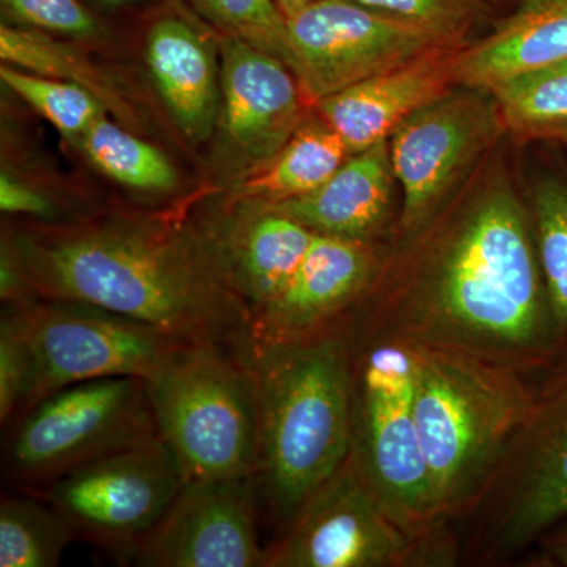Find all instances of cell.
Wrapping results in <instances>:
<instances>
[{
    "label": "cell",
    "instance_id": "obj_1",
    "mask_svg": "<svg viewBox=\"0 0 567 567\" xmlns=\"http://www.w3.org/2000/svg\"><path fill=\"white\" fill-rule=\"evenodd\" d=\"M350 319L358 344L454 350L536 383L559 364L532 216L509 183L447 204L398 244Z\"/></svg>",
    "mask_w": 567,
    "mask_h": 567
},
{
    "label": "cell",
    "instance_id": "obj_2",
    "mask_svg": "<svg viewBox=\"0 0 567 567\" xmlns=\"http://www.w3.org/2000/svg\"><path fill=\"white\" fill-rule=\"evenodd\" d=\"M9 235L41 298L99 306L183 341L238 346L249 334L248 309L192 219L107 215Z\"/></svg>",
    "mask_w": 567,
    "mask_h": 567
},
{
    "label": "cell",
    "instance_id": "obj_3",
    "mask_svg": "<svg viewBox=\"0 0 567 567\" xmlns=\"http://www.w3.org/2000/svg\"><path fill=\"white\" fill-rule=\"evenodd\" d=\"M257 404L259 492L286 529L350 453L352 319L284 339L238 344Z\"/></svg>",
    "mask_w": 567,
    "mask_h": 567
},
{
    "label": "cell",
    "instance_id": "obj_4",
    "mask_svg": "<svg viewBox=\"0 0 567 567\" xmlns=\"http://www.w3.org/2000/svg\"><path fill=\"white\" fill-rule=\"evenodd\" d=\"M415 417L440 516L462 520L505 457L537 394L527 375L473 354L410 347Z\"/></svg>",
    "mask_w": 567,
    "mask_h": 567
},
{
    "label": "cell",
    "instance_id": "obj_5",
    "mask_svg": "<svg viewBox=\"0 0 567 567\" xmlns=\"http://www.w3.org/2000/svg\"><path fill=\"white\" fill-rule=\"evenodd\" d=\"M145 385L158 435L186 480L256 477V393L238 346L189 342Z\"/></svg>",
    "mask_w": 567,
    "mask_h": 567
},
{
    "label": "cell",
    "instance_id": "obj_6",
    "mask_svg": "<svg viewBox=\"0 0 567 567\" xmlns=\"http://www.w3.org/2000/svg\"><path fill=\"white\" fill-rule=\"evenodd\" d=\"M350 457L365 486L410 536L440 516L415 417V354L398 342L352 338Z\"/></svg>",
    "mask_w": 567,
    "mask_h": 567
},
{
    "label": "cell",
    "instance_id": "obj_7",
    "mask_svg": "<svg viewBox=\"0 0 567 567\" xmlns=\"http://www.w3.org/2000/svg\"><path fill=\"white\" fill-rule=\"evenodd\" d=\"M566 516L567 365L537 383L532 413L462 518L468 524L462 563L503 565Z\"/></svg>",
    "mask_w": 567,
    "mask_h": 567
},
{
    "label": "cell",
    "instance_id": "obj_8",
    "mask_svg": "<svg viewBox=\"0 0 567 567\" xmlns=\"http://www.w3.org/2000/svg\"><path fill=\"white\" fill-rule=\"evenodd\" d=\"M11 425L3 457L7 473L39 487L93 458L158 435L147 385L140 377L62 388Z\"/></svg>",
    "mask_w": 567,
    "mask_h": 567
},
{
    "label": "cell",
    "instance_id": "obj_9",
    "mask_svg": "<svg viewBox=\"0 0 567 567\" xmlns=\"http://www.w3.org/2000/svg\"><path fill=\"white\" fill-rule=\"evenodd\" d=\"M10 308V306H6ZM32 357V388L25 412L74 383L107 377L148 379L189 341L80 301L40 298L10 308Z\"/></svg>",
    "mask_w": 567,
    "mask_h": 567
},
{
    "label": "cell",
    "instance_id": "obj_10",
    "mask_svg": "<svg viewBox=\"0 0 567 567\" xmlns=\"http://www.w3.org/2000/svg\"><path fill=\"white\" fill-rule=\"evenodd\" d=\"M185 481L177 457L156 435L76 466L40 487V495L78 537L126 561L162 520Z\"/></svg>",
    "mask_w": 567,
    "mask_h": 567
},
{
    "label": "cell",
    "instance_id": "obj_11",
    "mask_svg": "<svg viewBox=\"0 0 567 567\" xmlns=\"http://www.w3.org/2000/svg\"><path fill=\"white\" fill-rule=\"evenodd\" d=\"M503 130L492 93L462 85L394 130L388 148L402 189L395 244L415 237L450 204L458 182Z\"/></svg>",
    "mask_w": 567,
    "mask_h": 567
},
{
    "label": "cell",
    "instance_id": "obj_12",
    "mask_svg": "<svg viewBox=\"0 0 567 567\" xmlns=\"http://www.w3.org/2000/svg\"><path fill=\"white\" fill-rule=\"evenodd\" d=\"M286 21L287 66L311 107L435 48L461 47L354 0H317Z\"/></svg>",
    "mask_w": 567,
    "mask_h": 567
},
{
    "label": "cell",
    "instance_id": "obj_13",
    "mask_svg": "<svg viewBox=\"0 0 567 567\" xmlns=\"http://www.w3.org/2000/svg\"><path fill=\"white\" fill-rule=\"evenodd\" d=\"M218 39L221 106L212 137V167L233 188L282 151L311 106L286 63L245 41Z\"/></svg>",
    "mask_w": 567,
    "mask_h": 567
},
{
    "label": "cell",
    "instance_id": "obj_14",
    "mask_svg": "<svg viewBox=\"0 0 567 567\" xmlns=\"http://www.w3.org/2000/svg\"><path fill=\"white\" fill-rule=\"evenodd\" d=\"M410 547L349 454L265 548L264 567H406Z\"/></svg>",
    "mask_w": 567,
    "mask_h": 567
},
{
    "label": "cell",
    "instance_id": "obj_15",
    "mask_svg": "<svg viewBox=\"0 0 567 567\" xmlns=\"http://www.w3.org/2000/svg\"><path fill=\"white\" fill-rule=\"evenodd\" d=\"M256 477L186 480L126 561L145 567H264Z\"/></svg>",
    "mask_w": 567,
    "mask_h": 567
},
{
    "label": "cell",
    "instance_id": "obj_16",
    "mask_svg": "<svg viewBox=\"0 0 567 567\" xmlns=\"http://www.w3.org/2000/svg\"><path fill=\"white\" fill-rule=\"evenodd\" d=\"M196 224L249 322L289 286L316 237L292 216L254 200L229 199Z\"/></svg>",
    "mask_w": 567,
    "mask_h": 567
},
{
    "label": "cell",
    "instance_id": "obj_17",
    "mask_svg": "<svg viewBox=\"0 0 567 567\" xmlns=\"http://www.w3.org/2000/svg\"><path fill=\"white\" fill-rule=\"evenodd\" d=\"M385 256L380 245L316 234L289 286L251 317L249 334L292 338L347 315L371 289Z\"/></svg>",
    "mask_w": 567,
    "mask_h": 567
},
{
    "label": "cell",
    "instance_id": "obj_18",
    "mask_svg": "<svg viewBox=\"0 0 567 567\" xmlns=\"http://www.w3.org/2000/svg\"><path fill=\"white\" fill-rule=\"evenodd\" d=\"M461 47L435 48L320 100L315 110L344 141L350 155L368 151L456 87L454 59Z\"/></svg>",
    "mask_w": 567,
    "mask_h": 567
},
{
    "label": "cell",
    "instance_id": "obj_19",
    "mask_svg": "<svg viewBox=\"0 0 567 567\" xmlns=\"http://www.w3.org/2000/svg\"><path fill=\"white\" fill-rule=\"evenodd\" d=\"M144 54L156 92L182 136L192 145L210 141L221 106L218 35L178 11H167L148 28Z\"/></svg>",
    "mask_w": 567,
    "mask_h": 567
},
{
    "label": "cell",
    "instance_id": "obj_20",
    "mask_svg": "<svg viewBox=\"0 0 567 567\" xmlns=\"http://www.w3.org/2000/svg\"><path fill=\"white\" fill-rule=\"evenodd\" d=\"M393 167L388 141L353 153L316 192L275 204L312 233L379 245L391 218Z\"/></svg>",
    "mask_w": 567,
    "mask_h": 567
},
{
    "label": "cell",
    "instance_id": "obj_21",
    "mask_svg": "<svg viewBox=\"0 0 567 567\" xmlns=\"http://www.w3.org/2000/svg\"><path fill=\"white\" fill-rule=\"evenodd\" d=\"M567 59V0H525L486 39L458 48L454 78L491 92L520 74Z\"/></svg>",
    "mask_w": 567,
    "mask_h": 567
},
{
    "label": "cell",
    "instance_id": "obj_22",
    "mask_svg": "<svg viewBox=\"0 0 567 567\" xmlns=\"http://www.w3.org/2000/svg\"><path fill=\"white\" fill-rule=\"evenodd\" d=\"M350 152L339 134L317 114L284 145L267 166L230 188V199L268 205L316 192L347 162Z\"/></svg>",
    "mask_w": 567,
    "mask_h": 567
},
{
    "label": "cell",
    "instance_id": "obj_23",
    "mask_svg": "<svg viewBox=\"0 0 567 567\" xmlns=\"http://www.w3.org/2000/svg\"><path fill=\"white\" fill-rule=\"evenodd\" d=\"M0 59L6 65L80 84L92 92L123 125L133 130L140 123L136 107L121 82L76 48L55 40L51 33L2 24Z\"/></svg>",
    "mask_w": 567,
    "mask_h": 567
},
{
    "label": "cell",
    "instance_id": "obj_24",
    "mask_svg": "<svg viewBox=\"0 0 567 567\" xmlns=\"http://www.w3.org/2000/svg\"><path fill=\"white\" fill-rule=\"evenodd\" d=\"M76 147L96 171L134 193L162 196L181 185L166 153L107 115L93 123Z\"/></svg>",
    "mask_w": 567,
    "mask_h": 567
},
{
    "label": "cell",
    "instance_id": "obj_25",
    "mask_svg": "<svg viewBox=\"0 0 567 567\" xmlns=\"http://www.w3.org/2000/svg\"><path fill=\"white\" fill-rule=\"evenodd\" d=\"M76 537L70 522L32 492L0 502V567L59 566Z\"/></svg>",
    "mask_w": 567,
    "mask_h": 567
},
{
    "label": "cell",
    "instance_id": "obj_26",
    "mask_svg": "<svg viewBox=\"0 0 567 567\" xmlns=\"http://www.w3.org/2000/svg\"><path fill=\"white\" fill-rule=\"evenodd\" d=\"M505 128L518 137L567 130V59L492 89Z\"/></svg>",
    "mask_w": 567,
    "mask_h": 567
},
{
    "label": "cell",
    "instance_id": "obj_27",
    "mask_svg": "<svg viewBox=\"0 0 567 567\" xmlns=\"http://www.w3.org/2000/svg\"><path fill=\"white\" fill-rule=\"evenodd\" d=\"M528 210L535 234L537 259L557 331L559 364L555 371H558L567 365L566 186L554 182L540 183L533 193L532 207Z\"/></svg>",
    "mask_w": 567,
    "mask_h": 567
},
{
    "label": "cell",
    "instance_id": "obj_28",
    "mask_svg": "<svg viewBox=\"0 0 567 567\" xmlns=\"http://www.w3.org/2000/svg\"><path fill=\"white\" fill-rule=\"evenodd\" d=\"M0 80L73 145L93 123L110 114L92 92L74 82L31 73L6 63L0 66Z\"/></svg>",
    "mask_w": 567,
    "mask_h": 567
},
{
    "label": "cell",
    "instance_id": "obj_29",
    "mask_svg": "<svg viewBox=\"0 0 567 567\" xmlns=\"http://www.w3.org/2000/svg\"><path fill=\"white\" fill-rule=\"evenodd\" d=\"M219 37H230L289 62L287 21L276 0H188Z\"/></svg>",
    "mask_w": 567,
    "mask_h": 567
},
{
    "label": "cell",
    "instance_id": "obj_30",
    "mask_svg": "<svg viewBox=\"0 0 567 567\" xmlns=\"http://www.w3.org/2000/svg\"><path fill=\"white\" fill-rule=\"evenodd\" d=\"M31 388V350L17 316L3 306L0 319V423L3 427L22 415Z\"/></svg>",
    "mask_w": 567,
    "mask_h": 567
},
{
    "label": "cell",
    "instance_id": "obj_31",
    "mask_svg": "<svg viewBox=\"0 0 567 567\" xmlns=\"http://www.w3.org/2000/svg\"><path fill=\"white\" fill-rule=\"evenodd\" d=\"M391 17L415 22L451 44H462L480 13L477 0H354Z\"/></svg>",
    "mask_w": 567,
    "mask_h": 567
},
{
    "label": "cell",
    "instance_id": "obj_32",
    "mask_svg": "<svg viewBox=\"0 0 567 567\" xmlns=\"http://www.w3.org/2000/svg\"><path fill=\"white\" fill-rule=\"evenodd\" d=\"M3 14L22 28L70 37L92 39L102 32L99 21L80 0H0Z\"/></svg>",
    "mask_w": 567,
    "mask_h": 567
},
{
    "label": "cell",
    "instance_id": "obj_33",
    "mask_svg": "<svg viewBox=\"0 0 567 567\" xmlns=\"http://www.w3.org/2000/svg\"><path fill=\"white\" fill-rule=\"evenodd\" d=\"M0 210L7 215L40 219L37 224H48L58 213L47 194L3 171L0 175Z\"/></svg>",
    "mask_w": 567,
    "mask_h": 567
},
{
    "label": "cell",
    "instance_id": "obj_34",
    "mask_svg": "<svg viewBox=\"0 0 567 567\" xmlns=\"http://www.w3.org/2000/svg\"><path fill=\"white\" fill-rule=\"evenodd\" d=\"M536 546L548 565L567 567V516L548 528Z\"/></svg>",
    "mask_w": 567,
    "mask_h": 567
},
{
    "label": "cell",
    "instance_id": "obj_35",
    "mask_svg": "<svg viewBox=\"0 0 567 567\" xmlns=\"http://www.w3.org/2000/svg\"><path fill=\"white\" fill-rule=\"evenodd\" d=\"M279 9H281L284 17L297 13L298 10L305 9L309 3H315L317 0H276Z\"/></svg>",
    "mask_w": 567,
    "mask_h": 567
},
{
    "label": "cell",
    "instance_id": "obj_36",
    "mask_svg": "<svg viewBox=\"0 0 567 567\" xmlns=\"http://www.w3.org/2000/svg\"><path fill=\"white\" fill-rule=\"evenodd\" d=\"M95 2L102 3L106 7H123L132 6V3L142 2V0H95Z\"/></svg>",
    "mask_w": 567,
    "mask_h": 567
},
{
    "label": "cell",
    "instance_id": "obj_37",
    "mask_svg": "<svg viewBox=\"0 0 567 567\" xmlns=\"http://www.w3.org/2000/svg\"><path fill=\"white\" fill-rule=\"evenodd\" d=\"M563 134H565V141L567 142V130L566 132H563Z\"/></svg>",
    "mask_w": 567,
    "mask_h": 567
}]
</instances>
